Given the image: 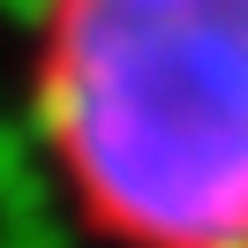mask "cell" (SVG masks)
Returning <instances> with one entry per match:
<instances>
[{
    "label": "cell",
    "instance_id": "obj_1",
    "mask_svg": "<svg viewBox=\"0 0 248 248\" xmlns=\"http://www.w3.org/2000/svg\"><path fill=\"white\" fill-rule=\"evenodd\" d=\"M46 136L121 248H248V0H53Z\"/></svg>",
    "mask_w": 248,
    "mask_h": 248
}]
</instances>
